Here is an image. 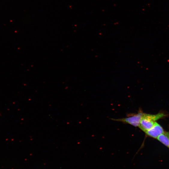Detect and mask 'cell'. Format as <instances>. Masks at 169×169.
Listing matches in <instances>:
<instances>
[{
	"label": "cell",
	"instance_id": "obj_3",
	"mask_svg": "<svg viewBox=\"0 0 169 169\" xmlns=\"http://www.w3.org/2000/svg\"><path fill=\"white\" fill-rule=\"evenodd\" d=\"M164 132L163 128L160 125L155 122L152 128L145 131V133L151 137L157 138L160 135L163 134Z\"/></svg>",
	"mask_w": 169,
	"mask_h": 169
},
{
	"label": "cell",
	"instance_id": "obj_4",
	"mask_svg": "<svg viewBox=\"0 0 169 169\" xmlns=\"http://www.w3.org/2000/svg\"><path fill=\"white\" fill-rule=\"evenodd\" d=\"M157 139L159 141L169 148V132H164Z\"/></svg>",
	"mask_w": 169,
	"mask_h": 169
},
{
	"label": "cell",
	"instance_id": "obj_1",
	"mask_svg": "<svg viewBox=\"0 0 169 169\" xmlns=\"http://www.w3.org/2000/svg\"><path fill=\"white\" fill-rule=\"evenodd\" d=\"M143 113L139 112L137 114H131L129 115L125 118L111 119L114 121L128 124L135 127H139Z\"/></svg>",
	"mask_w": 169,
	"mask_h": 169
},
{
	"label": "cell",
	"instance_id": "obj_2",
	"mask_svg": "<svg viewBox=\"0 0 169 169\" xmlns=\"http://www.w3.org/2000/svg\"><path fill=\"white\" fill-rule=\"evenodd\" d=\"M155 122L151 119L150 114L143 113L138 127L145 132L152 128Z\"/></svg>",
	"mask_w": 169,
	"mask_h": 169
}]
</instances>
